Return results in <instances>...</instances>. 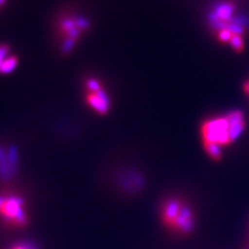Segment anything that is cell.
Instances as JSON below:
<instances>
[{
  "instance_id": "6",
  "label": "cell",
  "mask_w": 249,
  "mask_h": 249,
  "mask_svg": "<svg viewBox=\"0 0 249 249\" xmlns=\"http://www.w3.org/2000/svg\"><path fill=\"white\" fill-rule=\"evenodd\" d=\"M85 104L98 115H106L111 108L109 93L102 81L96 77H89L83 85Z\"/></svg>"
},
{
  "instance_id": "14",
  "label": "cell",
  "mask_w": 249,
  "mask_h": 249,
  "mask_svg": "<svg viewBox=\"0 0 249 249\" xmlns=\"http://www.w3.org/2000/svg\"><path fill=\"white\" fill-rule=\"evenodd\" d=\"M245 249H249V242H248V244L246 245V247H245Z\"/></svg>"
},
{
  "instance_id": "5",
  "label": "cell",
  "mask_w": 249,
  "mask_h": 249,
  "mask_svg": "<svg viewBox=\"0 0 249 249\" xmlns=\"http://www.w3.org/2000/svg\"><path fill=\"white\" fill-rule=\"evenodd\" d=\"M55 33L60 50L68 52L79 43L89 28V20L77 13L60 15L56 22Z\"/></svg>"
},
{
  "instance_id": "8",
  "label": "cell",
  "mask_w": 249,
  "mask_h": 249,
  "mask_svg": "<svg viewBox=\"0 0 249 249\" xmlns=\"http://www.w3.org/2000/svg\"><path fill=\"white\" fill-rule=\"evenodd\" d=\"M200 143L202 150L213 162H220L223 159V152L220 145L208 140H200Z\"/></svg>"
},
{
  "instance_id": "4",
  "label": "cell",
  "mask_w": 249,
  "mask_h": 249,
  "mask_svg": "<svg viewBox=\"0 0 249 249\" xmlns=\"http://www.w3.org/2000/svg\"><path fill=\"white\" fill-rule=\"evenodd\" d=\"M235 0H217L206 16V23L212 36L219 30H230L233 35L249 33V23L241 20Z\"/></svg>"
},
{
  "instance_id": "3",
  "label": "cell",
  "mask_w": 249,
  "mask_h": 249,
  "mask_svg": "<svg viewBox=\"0 0 249 249\" xmlns=\"http://www.w3.org/2000/svg\"><path fill=\"white\" fill-rule=\"evenodd\" d=\"M26 196L11 187L0 188V228L9 232L24 231L30 224Z\"/></svg>"
},
{
  "instance_id": "7",
  "label": "cell",
  "mask_w": 249,
  "mask_h": 249,
  "mask_svg": "<svg viewBox=\"0 0 249 249\" xmlns=\"http://www.w3.org/2000/svg\"><path fill=\"white\" fill-rule=\"evenodd\" d=\"M18 65V57L5 44H0V74H9Z\"/></svg>"
},
{
  "instance_id": "13",
  "label": "cell",
  "mask_w": 249,
  "mask_h": 249,
  "mask_svg": "<svg viewBox=\"0 0 249 249\" xmlns=\"http://www.w3.org/2000/svg\"><path fill=\"white\" fill-rule=\"evenodd\" d=\"M5 1H6V0H0V7H1L5 3Z\"/></svg>"
},
{
  "instance_id": "2",
  "label": "cell",
  "mask_w": 249,
  "mask_h": 249,
  "mask_svg": "<svg viewBox=\"0 0 249 249\" xmlns=\"http://www.w3.org/2000/svg\"><path fill=\"white\" fill-rule=\"evenodd\" d=\"M158 217L165 231L177 237L190 235L196 224V215L193 207L188 200L177 194L161 200Z\"/></svg>"
},
{
  "instance_id": "10",
  "label": "cell",
  "mask_w": 249,
  "mask_h": 249,
  "mask_svg": "<svg viewBox=\"0 0 249 249\" xmlns=\"http://www.w3.org/2000/svg\"><path fill=\"white\" fill-rule=\"evenodd\" d=\"M229 45L231 46V48L233 50V52H236L237 54H241L245 50V38L243 36L233 35Z\"/></svg>"
},
{
  "instance_id": "12",
  "label": "cell",
  "mask_w": 249,
  "mask_h": 249,
  "mask_svg": "<svg viewBox=\"0 0 249 249\" xmlns=\"http://www.w3.org/2000/svg\"><path fill=\"white\" fill-rule=\"evenodd\" d=\"M242 91L249 98V78L242 83Z\"/></svg>"
},
{
  "instance_id": "1",
  "label": "cell",
  "mask_w": 249,
  "mask_h": 249,
  "mask_svg": "<svg viewBox=\"0 0 249 249\" xmlns=\"http://www.w3.org/2000/svg\"><path fill=\"white\" fill-rule=\"evenodd\" d=\"M246 120L243 111L235 109L225 114L209 116L199 124L200 140H208L222 149L231 145L243 133Z\"/></svg>"
},
{
  "instance_id": "11",
  "label": "cell",
  "mask_w": 249,
  "mask_h": 249,
  "mask_svg": "<svg viewBox=\"0 0 249 249\" xmlns=\"http://www.w3.org/2000/svg\"><path fill=\"white\" fill-rule=\"evenodd\" d=\"M214 40L219 44H229L233 36V34L230 30H219L213 35Z\"/></svg>"
},
{
  "instance_id": "9",
  "label": "cell",
  "mask_w": 249,
  "mask_h": 249,
  "mask_svg": "<svg viewBox=\"0 0 249 249\" xmlns=\"http://www.w3.org/2000/svg\"><path fill=\"white\" fill-rule=\"evenodd\" d=\"M3 249H38V247L30 240H15L11 241Z\"/></svg>"
}]
</instances>
